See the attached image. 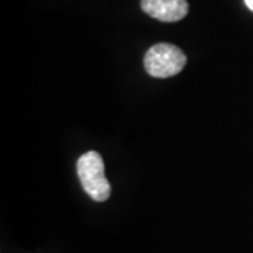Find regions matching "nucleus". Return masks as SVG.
Wrapping results in <instances>:
<instances>
[{
  "label": "nucleus",
  "mask_w": 253,
  "mask_h": 253,
  "mask_svg": "<svg viewBox=\"0 0 253 253\" xmlns=\"http://www.w3.org/2000/svg\"><path fill=\"white\" fill-rule=\"evenodd\" d=\"M245 3H246V6L253 11V0H245Z\"/></svg>",
  "instance_id": "20e7f679"
},
{
  "label": "nucleus",
  "mask_w": 253,
  "mask_h": 253,
  "mask_svg": "<svg viewBox=\"0 0 253 253\" xmlns=\"http://www.w3.org/2000/svg\"><path fill=\"white\" fill-rule=\"evenodd\" d=\"M78 176L83 190L94 201H106L111 194V186L106 177L104 162L99 152H86L78 161Z\"/></svg>",
  "instance_id": "f257e3e1"
},
{
  "label": "nucleus",
  "mask_w": 253,
  "mask_h": 253,
  "mask_svg": "<svg viewBox=\"0 0 253 253\" xmlns=\"http://www.w3.org/2000/svg\"><path fill=\"white\" fill-rule=\"evenodd\" d=\"M141 7L151 17L165 23H174L189 13L186 0H141Z\"/></svg>",
  "instance_id": "7ed1b4c3"
},
{
  "label": "nucleus",
  "mask_w": 253,
  "mask_h": 253,
  "mask_svg": "<svg viewBox=\"0 0 253 253\" xmlns=\"http://www.w3.org/2000/svg\"><path fill=\"white\" fill-rule=\"evenodd\" d=\"M187 58L179 46L161 42L151 46L145 54L144 65L146 72L154 78L165 79L183 71Z\"/></svg>",
  "instance_id": "f03ea898"
}]
</instances>
